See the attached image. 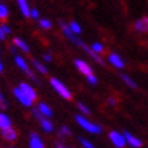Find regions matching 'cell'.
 Here are the masks:
<instances>
[{"mask_svg": "<svg viewBox=\"0 0 148 148\" xmlns=\"http://www.w3.org/2000/svg\"><path fill=\"white\" fill-rule=\"evenodd\" d=\"M0 108H1V109L7 108V103H5V101H4V98H3V95H1V94H0Z\"/></svg>", "mask_w": 148, "mask_h": 148, "instance_id": "83f0119b", "label": "cell"}, {"mask_svg": "<svg viewBox=\"0 0 148 148\" xmlns=\"http://www.w3.org/2000/svg\"><path fill=\"white\" fill-rule=\"evenodd\" d=\"M75 118H76L77 124H79L83 129L87 130V132H90V133H101V130H102L101 129V126L95 125V124H92V122H90L87 118H84L83 116H76Z\"/></svg>", "mask_w": 148, "mask_h": 148, "instance_id": "6da1fadb", "label": "cell"}, {"mask_svg": "<svg viewBox=\"0 0 148 148\" xmlns=\"http://www.w3.org/2000/svg\"><path fill=\"white\" fill-rule=\"evenodd\" d=\"M121 79H122L124 82H125L126 84L129 86L130 88H136V87H137V86H136V83H135L133 80H132V79H130L129 76H126V75H121Z\"/></svg>", "mask_w": 148, "mask_h": 148, "instance_id": "d6986e66", "label": "cell"}, {"mask_svg": "<svg viewBox=\"0 0 148 148\" xmlns=\"http://www.w3.org/2000/svg\"><path fill=\"white\" fill-rule=\"evenodd\" d=\"M14 44L18 46V48L22 50V52H25V53H29V50H30V49H29L27 44L23 40H21V38H15V40H14Z\"/></svg>", "mask_w": 148, "mask_h": 148, "instance_id": "2e32d148", "label": "cell"}, {"mask_svg": "<svg viewBox=\"0 0 148 148\" xmlns=\"http://www.w3.org/2000/svg\"><path fill=\"white\" fill-rule=\"evenodd\" d=\"M3 71V64H1V61H0V72Z\"/></svg>", "mask_w": 148, "mask_h": 148, "instance_id": "836d02e7", "label": "cell"}, {"mask_svg": "<svg viewBox=\"0 0 148 148\" xmlns=\"http://www.w3.org/2000/svg\"><path fill=\"white\" fill-rule=\"evenodd\" d=\"M109 137H110V140H112V143L114 144L116 147H118V148H122L124 145H125V143H126L124 135H120L118 132H110Z\"/></svg>", "mask_w": 148, "mask_h": 148, "instance_id": "5b68a950", "label": "cell"}, {"mask_svg": "<svg viewBox=\"0 0 148 148\" xmlns=\"http://www.w3.org/2000/svg\"><path fill=\"white\" fill-rule=\"evenodd\" d=\"M124 137H125L126 143L129 144V145H132L133 148H140L141 147V141H140L137 137H135V136H132L130 133H128V132H124Z\"/></svg>", "mask_w": 148, "mask_h": 148, "instance_id": "30bf717a", "label": "cell"}, {"mask_svg": "<svg viewBox=\"0 0 148 148\" xmlns=\"http://www.w3.org/2000/svg\"><path fill=\"white\" fill-rule=\"evenodd\" d=\"M10 50H11V53H15V52H16V49H15L14 46H11V48H10Z\"/></svg>", "mask_w": 148, "mask_h": 148, "instance_id": "d6a6232c", "label": "cell"}, {"mask_svg": "<svg viewBox=\"0 0 148 148\" xmlns=\"http://www.w3.org/2000/svg\"><path fill=\"white\" fill-rule=\"evenodd\" d=\"M79 141H80V144L83 145L84 148H94V145H92V143H90L88 140H86V139H83V137H80L79 139Z\"/></svg>", "mask_w": 148, "mask_h": 148, "instance_id": "603a6c76", "label": "cell"}, {"mask_svg": "<svg viewBox=\"0 0 148 148\" xmlns=\"http://www.w3.org/2000/svg\"><path fill=\"white\" fill-rule=\"evenodd\" d=\"M75 65H76V68L83 73V75H84L86 77L92 75V69H91V67L86 63V61H83V60H75Z\"/></svg>", "mask_w": 148, "mask_h": 148, "instance_id": "8992f818", "label": "cell"}, {"mask_svg": "<svg viewBox=\"0 0 148 148\" xmlns=\"http://www.w3.org/2000/svg\"><path fill=\"white\" fill-rule=\"evenodd\" d=\"M87 82L90 83V84H92V86H95L97 83H98V79L94 76V73L92 75H90V76H87Z\"/></svg>", "mask_w": 148, "mask_h": 148, "instance_id": "d4e9b609", "label": "cell"}, {"mask_svg": "<svg viewBox=\"0 0 148 148\" xmlns=\"http://www.w3.org/2000/svg\"><path fill=\"white\" fill-rule=\"evenodd\" d=\"M30 16H32L33 19H38V18H40V12H38V10H37V8L30 10Z\"/></svg>", "mask_w": 148, "mask_h": 148, "instance_id": "484cf974", "label": "cell"}, {"mask_svg": "<svg viewBox=\"0 0 148 148\" xmlns=\"http://www.w3.org/2000/svg\"><path fill=\"white\" fill-rule=\"evenodd\" d=\"M38 110H40V113L42 114V116L45 117H52L53 116V112H52V109L46 105V103H40V106H38Z\"/></svg>", "mask_w": 148, "mask_h": 148, "instance_id": "9a60e30c", "label": "cell"}, {"mask_svg": "<svg viewBox=\"0 0 148 148\" xmlns=\"http://www.w3.org/2000/svg\"><path fill=\"white\" fill-rule=\"evenodd\" d=\"M30 148H44V143L41 137L34 132L30 135Z\"/></svg>", "mask_w": 148, "mask_h": 148, "instance_id": "8fae6325", "label": "cell"}, {"mask_svg": "<svg viewBox=\"0 0 148 148\" xmlns=\"http://www.w3.org/2000/svg\"><path fill=\"white\" fill-rule=\"evenodd\" d=\"M108 102L110 103V105H116V103H117V101H116V99H114V98H109V101H108Z\"/></svg>", "mask_w": 148, "mask_h": 148, "instance_id": "1f68e13d", "label": "cell"}, {"mask_svg": "<svg viewBox=\"0 0 148 148\" xmlns=\"http://www.w3.org/2000/svg\"><path fill=\"white\" fill-rule=\"evenodd\" d=\"M77 108L80 109V112H82V113H84V114H87V116L90 114V109L87 108L86 105H83V103H77Z\"/></svg>", "mask_w": 148, "mask_h": 148, "instance_id": "cb8c5ba5", "label": "cell"}, {"mask_svg": "<svg viewBox=\"0 0 148 148\" xmlns=\"http://www.w3.org/2000/svg\"><path fill=\"white\" fill-rule=\"evenodd\" d=\"M15 63H16V65H18L19 68H21V69H22V71H25L27 73V76L29 77H32L33 80H36V82H38L36 79V75H34V73H33L32 71H30V68L27 67V64H26V61H25V60H23L22 57H21V56H16V57H15Z\"/></svg>", "mask_w": 148, "mask_h": 148, "instance_id": "277c9868", "label": "cell"}, {"mask_svg": "<svg viewBox=\"0 0 148 148\" xmlns=\"http://www.w3.org/2000/svg\"><path fill=\"white\" fill-rule=\"evenodd\" d=\"M7 16H8V8H7V5L0 4V19L4 21V19H7Z\"/></svg>", "mask_w": 148, "mask_h": 148, "instance_id": "ac0fdd59", "label": "cell"}, {"mask_svg": "<svg viewBox=\"0 0 148 148\" xmlns=\"http://www.w3.org/2000/svg\"><path fill=\"white\" fill-rule=\"evenodd\" d=\"M33 64H34V67H36L37 69L41 72V73H46V72H48V69L45 68V65H42L40 61H37V60H33Z\"/></svg>", "mask_w": 148, "mask_h": 148, "instance_id": "ffe728a7", "label": "cell"}, {"mask_svg": "<svg viewBox=\"0 0 148 148\" xmlns=\"http://www.w3.org/2000/svg\"><path fill=\"white\" fill-rule=\"evenodd\" d=\"M40 26L42 27V29H50L52 27V23H50V21H48V19H41L40 21Z\"/></svg>", "mask_w": 148, "mask_h": 148, "instance_id": "44dd1931", "label": "cell"}, {"mask_svg": "<svg viewBox=\"0 0 148 148\" xmlns=\"http://www.w3.org/2000/svg\"><path fill=\"white\" fill-rule=\"evenodd\" d=\"M16 1H18L19 10H21L22 15L23 16H26V18H29V16H30V7H29L27 0H16Z\"/></svg>", "mask_w": 148, "mask_h": 148, "instance_id": "7c38bea8", "label": "cell"}, {"mask_svg": "<svg viewBox=\"0 0 148 148\" xmlns=\"http://www.w3.org/2000/svg\"><path fill=\"white\" fill-rule=\"evenodd\" d=\"M50 84L53 86V88L57 91L58 94L61 95L64 99H71L72 98V95H71V92H69V90H68L67 87L64 86V83H61L58 79L52 77V79H50Z\"/></svg>", "mask_w": 148, "mask_h": 148, "instance_id": "7a4b0ae2", "label": "cell"}, {"mask_svg": "<svg viewBox=\"0 0 148 148\" xmlns=\"http://www.w3.org/2000/svg\"><path fill=\"white\" fill-rule=\"evenodd\" d=\"M19 88L25 92V94L29 97L30 99H33V101H36L37 98V94H36V91H34V88H33L32 86H29L27 83H22V84L19 86Z\"/></svg>", "mask_w": 148, "mask_h": 148, "instance_id": "9c48e42d", "label": "cell"}, {"mask_svg": "<svg viewBox=\"0 0 148 148\" xmlns=\"http://www.w3.org/2000/svg\"><path fill=\"white\" fill-rule=\"evenodd\" d=\"M44 60H45V61H48V63H49V61H52V56H50L49 53H46L45 56H44Z\"/></svg>", "mask_w": 148, "mask_h": 148, "instance_id": "4dcf8cb0", "label": "cell"}, {"mask_svg": "<svg viewBox=\"0 0 148 148\" xmlns=\"http://www.w3.org/2000/svg\"><path fill=\"white\" fill-rule=\"evenodd\" d=\"M14 95L16 97V99L22 103L23 106H27V108H29V106H32L33 105V99L29 98V97H27V95L25 94L21 88H15V90H14Z\"/></svg>", "mask_w": 148, "mask_h": 148, "instance_id": "3957f363", "label": "cell"}, {"mask_svg": "<svg viewBox=\"0 0 148 148\" xmlns=\"http://www.w3.org/2000/svg\"><path fill=\"white\" fill-rule=\"evenodd\" d=\"M64 135H67V136L71 135V132H69V129H68L67 126H63L61 130H60V136H64Z\"/></svg>", "mask_w": 148, "mask_h": 148, "instance_id": "4316f807", "label": "cell"}, {"mask_svg": "<svg viewBox=\"0 0 148 148\" xmlns=\"http://www.w3.org/2000/svg\"><path fill=\"white\" fill-rule=\"evenodd\" d=\"M1 29L4 30L5 34H10V33H11V29H10V27L7 26V25H1Z\"/></svg>", "mask_w": 148, "mask_h": 148, "instance_id": "f546056e", "label": "cell"}, {"mask_svg": "<svg viewBox=\"0 0 148 148\" xmlns=\"http://www.w3.org/2000/svg\"><path fill=\"white\" fill-rule=\"evenodd\" d=\"M1 136H3V139L7 140V141H14V140H16V137H18V133L15 132V129H12V128L10 126V128L1 129Z\"/></svg>", "mask_w": 148, "mask_h": 148, "instance_id": "52a82bcc", "label": "cell"}, {"mask_svg": "<svg viewBox=\"0 0 148 148\" xmlns=\"http://www.w3.org/2000/svg\"><path fill=\"white\" fill-rule=\"evenodd\" d=\"M69 29L72 30V33H75V34H80L82 33V27L79 26V23H76L75 21H72L69 23Z\"/></svg>", "mask_w": 148, "mask_h": 148, "instance_id": "e0dca14e", "label": "cell"}, {"mask_svg": "<svg viewBox=\"0 0 148 148\" xmlns=\"http://www.w3.org/2000/svg\"><path fill=\"white\" fill-rule=\"evenodd\" d=\"M135 29L140 33H148V16H143L135 23Z\"/></svg>", "mask_w": 148, "mask_h": 148, "instance_id": "ba28073f", "label": "cell"}, {"mask_svg": "<svg viewBox=\"0 0 148 148\" xmlns=\"http://www.w3.org/2000/svg\"><path fill=\"white\" fill-rule=\"evenodd\" d=\"M109 61L117 68H124V61H122L121 57L116 53H112L110 56H109Z\"/></svg>", "mask_w": 148, "mask_h": 148, "instance_id": "4fadbf2b", "label": "cell"}, {"mask_svg": "<svg viewBox=\"0 0 148 148\" xmlns=\"http://www.w3.org/2000/svg\"><path fill=\"white\" fill-rule=\"evenodd\" d=\"M5 36H7V34H5L4 30H3V29H1V26H0V41H4L5 40Z\"/></svg>", "mask_w": 148, "mask_h": 148, "instance_id": "f1b7e54d", "label": "cell"}, {"mask_svg": "<svg viewBox=\"0 0 148 148\" xmlns=\"http://www.w3.org/2000/svg\"><path fill=\"white\" fill-rule=\"evenodd\" d=\"M11 126V118L4 113H0V129H5Z\"/></svg>", "mask_w": 148, "mask_h": 148, "instance_id": "5bb4252c", "label": "cell"}, {"mask_svg": "<svg viewBox=\"0 0 148 148\" xmlns=\"http://www.w3.org/2000/svg\"><path fill=\"white\" fill-rule=\"evenodd\" d=\"M91 48H92V50H94L95 53H102V52H103V46L101 45L99 42H95V44H92V46H91Z\"/></svg>", "mask_w": 148, "mask_h": 148, "instance_id": "7402d4cb", "label": "cell"}, {"mask_svg": "<svg viewBox=\"0 0 148 148\" xmlns=\"http://www.w3.org/2000/svg\"><path fill=\"white\" fill-rule=\"evenodd\" d=\"M57 148H65V147H63L61 144H57Z\"/></svg>", "mask_w": 148, "mask_h": 148, "instance_id": "e575fe53", "label": "cell"}]
</instances>
